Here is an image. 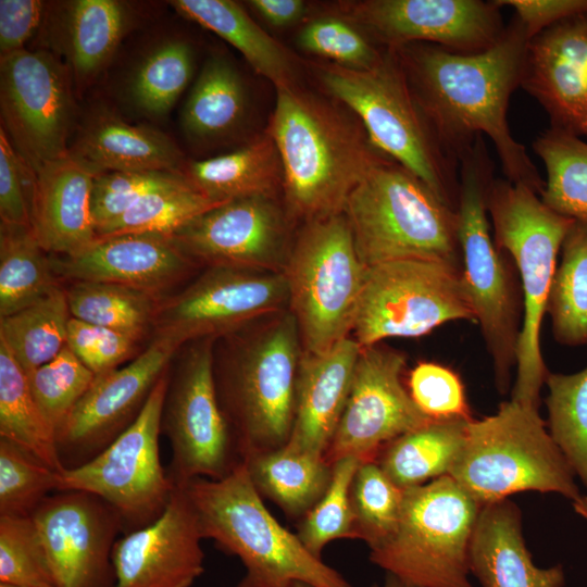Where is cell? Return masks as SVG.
Returning <instances> with one entry per match:
<instances>
[{"label": "cell", "instance_id": "1", "mask_svg": "<svg viewBox=\"0 0 587 587\" xmlns=\"http://www.w3.org/2000/svg\"><path fill=\"white\" fill-rule=\"evenodd\" d=\"M528 40L514 15L498 42L480 53L460 54L430 43L394 51L419 107L453 160L460 163L477 137L486 135L507 179L540 195L545 180L507 121L510 97L521 86Z\"/></svg>", "mask_w": 587, "mask_h": 587}, {"label": "cell", "instance_id": "2", "mask_svg": "<svg viewBox=\"0 0 587 587\" xmlns=\"http://www.w3.org/2000/svg\"><path fill=\"white\" fill-rule=\"evenodd\" d=\"M266 129L280 155L283 202L292 222L344 213L354 188L390 160L349 109L299 85L276 89Z\"/></svg>", "mask_w": 587, "mask_h": 587}, {"label": "cell", "instance_id": "3", "mask_svg": "<svg viewBox=\"0 0 587 587\" xmlns=\"http://www.w3.org/2000/svg\"><path fill=\"white\" fill-rule=\"evenodd\" d=\"M183 486L203 538L243 564L236 587H352L270 513L243 462L223 478L197 477Z\"/></svg>", "mask_w": 587, "mask_h": 587}, {"label": "cell", "instance_id": "4", "mask_svg": "<svg viewBox=\"0 0 587 587\" xmlns=\"http://www.w3.org/2000/svg\"><path fill=\"white\" fill-rule=\"evenodd\" d=\"M314 65L325 91L361 121L373 143L457 210L459 163L419 107L396 52L385 50L383 60L369 70L329 61Z\"/></svg>", "mask_w": 587, "mask_h": 587}, {"label": "cell", "instance_id": "5", "mask_svg": "<svg viewBox=\"0 0 587 587\" xmlns=\"http://www.w3.org/2000/svg\"><path fill=\"white\" fill-rule=\"evenodd\" d=\"M344 214L357 253L367 267L426 260L462 268L457 210L391 159L354 188Z\"/></svg>", "mask_w": 587, "mask_h": 587}, {"label": "cell", "instance_id": "6", "mask_svg": "<svg viewBox=\"0 0 587 587\" xmlns=\"http://www.w3.org/2000/svg\"><path fill=\"white\" fill-rule=\"evenodd\" d=\"M486 205L494 226V241L513 259L523 294L516 379L511 399L539 409L540 390L549 373L540 348L541 322L558 254L574 221L550 210L528 187L508 179L492 178Z\"/></svg>", "mask_w": 587, "mask_h": 587}, {"label": "cell", "instance_id": "7", "mask_svg": "<svg viewBox=\"0 0 587 587\" xmlns=\"http://www.w3.org/2000/svg\"><path fill=\"white\" fill-rule=\"evenodd\" d=\"M458 233L463 285L491 357L497 389L507 394L516 366L523 294L490 235L486 197L492 162L479 136L459 163Z\"/></svg>", "mask_w": 587, "mask_h": 587}, {"label": "cell", "instance_id": "8", "mask_svg": "<svg viewBox=\"0 0 587 587\" xmlns=\"http://www.w3.org/2000/svg\"><path fill=\"white\" fill-rule=\"evenodd\" d=\"M236 345L235 354L214 376L221 407L243 462L287 444L303 349L297 321L289 310Z\"/></svg>", "mask_w": 587, "mask_h": 587}, {"label": "cell", "instance_id": "9", "mask_svg": "<svg viewBox=\"0 0 587 587\" xmlns=\"http://www.w3.org/2000/svg\"><path fill=\"white\" fill-rule=\"evenodd\" d=\"M480 505L525 490L582 496L575 473L538 409L514 400L467 424L464 446L449 474Z\"/></svg>", "mask_w": 587, "mask_h": 587}, {"label": "cell", "instance_id": "10", "mask_svg": "<svg viewBox=\"0 0 587 587\" xmlns=\"http://www.w3.org/2000/svg\"><path fill=\"white\" fill-rule=\"evenodd\" d=\"M480 508L449 475L407 488L396 532L370 560L419 587H472L469 549Z\"/></svg>", "mask_w": 587, "mask_h": 587}, {"label": "cell", "instance_id": "11", "mask_svg": "<svg viewBox=\"0 0 587 587\" xmlns=\"http://www.w3.org/2000/svg\"><path fill=\"white\" fill-rule=\"evenodd\" d=\"M367 266L344 213L303 224L284 271L304 352H326L353 329Z\"/></svg>", "mask_w": 587, "mask_h": 587}, {"label": "cell", "instance_id": "12", "mask_svg": "<svg viewBox=\"0 0 587 587\" xmlns=\"http://www.w3.org/2000/svg\"><path fill=\"white\" fill-rule=\"evenodd\" d=\"M167 369L136 420L89 461L58 473V491H84L110 504L132 530L155 521L176 484L161 465L159 437L170 382Z\"/></svg>", "mask_w": 587, "mask_h": 587}, {"label": "cell", "instance_id": "13", "mask_svg": "<svg viewBox=\"0 0 587 587\" xmlns=\"http://www.w3.org/2000/svg\"><path fill=\"white\" fill-rule=\"evenodd\" d=\"M458 320L476 322L461 268L398 260L366 268L352 332L369 347L386 338L421 337Z\"/></svg>", "mask_w": 587, "mask_h": 587}, {"label": "cell", "instance_id": "14", "mask_svg": "<svg viewBox=\"0 0 587 587\" xmlns=\"http://www.w3.org/2000/svg\"><path fill=\"white\" fill-rule=\"evenodd\" d=\"M214 341H191L170 375L162 429L170 440V477L176 485L197 477L220 479L242 463L218 400Z\"/></svg>", "mask_w": 587, "mask_h": 587}, {"label": "cell", "instance_id": "15", "mask_svg": "<svg viewBox=\"0 0 587 587\" xmlns=\"http://www.w3.org/2000/svg\"><path fill=\"white\" fill-rule=\"evenodd\" d=\"M288 308L285 273L208 267L180 292L160 299L154 336L168 337L182 347L203 338L225 337Z\"/></svg>", "mask_w": 587, "mask_h": 587}, {"label": "cell", "instance_id": "16", "mask_svg": "<svg viewBox=\"0 0 587 587\" xmlns=\"http://www.w3.org/2000/svg\"><path fill=\"white\" fill-rule=\"evenodd\" d=\"M500 8L496 0H358L335 2L329 14L347 20L385 50L430 43L476 54L503 35Z\"/></svg>", "mask_w": 587, "mask_h": 587}, {"label": "cell", "instance_id": "17", "mask_svg": "<svg viewBox=\"0 0 587 587\" xmlns=\"http://www.w3.org/2000/svg\"><path fill=\"white\" fill-rule=\"evenodd\" d=\"M70 68L43 50L1 58L0 108L4 130L35 174L68 152L74 121Z\"/></svg>", "mask_w": 587, "mask_h": 587}, {"label": "cell", "instance_id": "18", "mask_svg": "<svg viewBox=\"0 0 587 587\" xmlns=\"http://www.w3.org/2000/svg\"><path fill=\"white\" fill-rule=\"evenodd\" d=\"M292 223L278 197L250 196L199 214L170 237L196 264L284 273Z\"/></svg>", "mask_w": 587, "mask_h": 587}, {"label": "cell", "instance_id": "19", "mask_svg": "<svg viewBox=\"0 0 587 587\" xmlns=\"http://www.w3.org/2000/svg\"><path fill=\"white\" fill-rule=\"evenodd\" d=\"M405 363L407 357L397 350L361 348L342 415L323 455L329 465L347 457L375 461L388 442L434 420L404 387Z\"/></svg>", "mask_w": 587, "mask_h": 587}, {"label": "cell", "instance_id": "20", "mask_svg": "<svg viewBox=\"0 0 587 587\" xmlns=\"http://www.w3.org/2000/svg\"><path fill=\"white\" fill-rule=\"evenodd\" d=\"M179 348L168 337L154 336L129 364L96 375L57 432L61 460L65 454L75 467L116 439L136 420Z\"/></svg>", "mask_w": 587, "mask_h": 587}, {"label": "cell", "instance_id": "21", "mask_svg": "<svg viewBox=\"0 0 587 587\" xmlns=\"http://www.w3.org/2000/svg\"><path fill=\"white\" fill-rule=\"evenodd\" d=\"M57 587H113L120 514L84 491L48 496L32 514Z\"/></svg>", "mask_w": 587, "mask_h": 587}, {"label": "cell", "instance_id": "22", "mask_svg": "<svg viewBox=\"0 0 587 587\" xmlns=\"http://www.w3.org/2000/svg\"><path fill=\"white\" fill-rule=\"evenodd\" d=\"M202 539L185 488L176 485L155 521L115 541L113 587H191L204 571Z\"/></svg>", "mask_w": 587, "mask_h": 587}, {"label": "cell", "instance_id": "23", "mask_svg": "<svg viewBox=\"0 0 587 587\" xmlns=\"http://www.w3.org/2000/svg\"><path fill=\"white\" fill-rule=\"evenodd\" d=\"M521 87L546 111L550 127L587 138V10L527 41Z\"/></svg>", "mask_w": 587, "mask_h": 587}, {"label": "cell", "instance_id": "24", "mask_svg": "<svg viewBox=\"0 0 587 587\" xmlns=\"http://www.w3.org/2000/svg\"><path fill=\"white\" fill-rule=\"evenodd\" d=\"M50 260L61 280L118 284L161 297L196 266L170 236L158 234L97 238L77 254Z\"/></svg>", "mask_w": 587, "mask_h": 587}, {"label": "cell", "instance_id": "25", "mask_svg": "<svg viewBox=\"0 0 587 587\" xmlns=\"http://www.w3.org/2000/svg\"><path fill=\"white\" fill-rule=\"evenodd\" d=\"M95 176L70 152L34 174L30 227L45 251L74 255L96 241L91 213Z\"/></svg>", "mask_w": 587, "mask_h": 587}, {"label": "cell", "instance_id": "26", "mask_svg": "<svg viewBox=\"0 0 587 587\" xmlns=\"http://www.w3.org/2000/svg\"><path fill=\"white\" fill-rule=\"evenodd\" d=\"M361 348L349 336L320 354L302 351L292 428L285 447L324 455L342 415Z\"/></svg>", "mask_w": 587, "mask_h": 587}, {"label": "cell", "instance_id": "27", "mask_svg": "<svg viewBox=\"0 0 587 587\" xmlns=\"http://www.w3.org/2000/svg\"><path fill=\"white\" fill-rule=\"evenodd\" d=\"M483 587H563L562 565L537 567L526 548L520 509L509 499L482 505L469 549Z\"/></svg>", "mask_w": 587, "mask_h": 587}, {"label": "cell", "instance_id": "28", "mask_svg": "<svg viewBox=\"0 0 587 587\" xmlns=\"http://www.w3.org/2000/svg\"><path fill=\"white\" fill-rule=\"evenodd\" d=\"M68 152L96 175L147 171L184 174L187 163L176 143L162 132L128 124L110 112L89 118Z\"/></svg>", "mask_w": 587, "mask_h": 587}, {"label": "cell", "instance_id": "29", "mask_svg": "<svg viewBox=\"0 0 587 587\" xmlns=\"http://www.w3.org/2000/svg\"><path fill=\"white\" fill-rule=\"evenodd\" d=\"M184 175L215 203L250 196L278 197L284 187L280 155L267 129L238 150L187 162Z\"/></svg>", "mask_w": 587, "mask_h": 587}, {"label": "cell", "instance_id": "30", "mask_svg": "<svg viewBox=\"0 0 587 587\" xmlns=\"http://www.w3.org/2000/svg\"><path fill=\"white\" fill-rule=\"evenodd\" d=\"M170 3L179 14L212 30L235 47L275 89L299 85L298 64L292 53L237 2L174 0Z\"/></svg>", "mask_w": 587, "mask_h": 587}, {"label": "cell", "instance_id": "31", "mask_svg": "<svg viewBox=\"0 0 587 587\" xmlns=\"http://www.w3.org/2000/svg\"><path fill=\"white\" fill-rule=\"evenodd\" d=\"M61 45L70 70L83 85L104 68L134 22L127 3L116 0H75L61 12Z\"/></svg>", "mask_w": 587, "mask_h": 587}, {"label": "cell", "instance_id": "32", "mask_svg": "<svg viewBox=\"0 0 587 587\" xmlns=\"http://www.w3.org/2000/svg\"><path fill=\"white\" fill-rule=\"evenodd\" d=\"M248 96L237 68L224 57H210L182 112L186 137L197 145L222 142L246 121Z\"/></svg>", "mask_w": 587, "mask_h": 587}, {"label": "cell", "instance_id": "33", "mask_svg": "<svg viewBox=\"0 0 587 587\" xmlns=\"http://www.w3.org/2000/svg\"><path fill=\"white\" fill-rule=\"evenodd\" d=\"M471 420H432L388 442L375 462L402 489L448 475L466 438Z\"/></svg>", "mask_w": 587, "mask_h": 587}, {"label": "cell", "instance_id": "34", "mask_svg": "<svg viewBox=\"0 0 587 587\" xmlns=\"http://www.w3.org/2000/svg\"><path fill=\"white\" fill-rule=\"evenodd\" d=\"M243 464L257 491L295 520L304 516L326 492L333 465L323 457L282 447L253 454Z\"/></svg>", "mask_w": 587, "mask_h": 587}, {"label": "cell", "instance_id": "35", "mask_svg": "<svg viewBox=\"0 0 587 587\" xmlns=\"http://www.w3.org/2000/svg\"><path fill=\"white\" fill-rule=\"evenodd\" d=\"M0 438L10 440L58 472L62 463L57 433L28 386L26 373L0 340Z\"/></svg>", "mask_w": 587, "mask_h": 587}, {"label": "cell", "instance_id": "36", "mask_svg": "<svg viewBox=\"0 0 587 587\" xmlns=\"http://www.w3.org/2000/svg\"><path fill=\"white\" fill-rule=\"evenodd\" d=\"M45 252L30 226L0 223V319L61 287Z\"/></svg>", "mask_w": 587, "mask_h": 587}, {"label": "cell", "instance_id": "37", "mask_svg": "<svg viewBox=\"0 0 587 587\" xmlns=\"http://www.w3.org/2000/svg\"><path fill=\"white\" fill-rule=\"evenodd\" d=\"M533 149L547 173L540 200L553 212L587 224V142L549 127L536 137Z\"/></svg>", "mask_w": 587, "mask_h": 587}, {"label": "cell", "instance_id": "38", "mask_svg": "<svg viewBox=\"0 0 587 587\" xmlns=\"http://www.w3.org/2000/svg\"><path fill=\"white\" fill-rule=\"evenodd\" d=\"M546 313L554 339L564 346H587V224L574 222L562 247Z\"/></svg>", "mask_w": 587, "mask_h": 587}, {"label": "cell", "instance_id": "39", "mask_svg": "<svg viewBox=\"0 0 587 587\" xmlns=\"http://www.w3.org/2000/svg\"><path fill=\"white\" fill-rule=\"evenodd\" d=\"M64 288L71 315L141 339L151 328L161 296L100 282H71Z\"/></svg>", "mask_w": 587, "mask_h": 587}, {"label": "cell", "instance_id": "40", "mask_svg": "<svg viewBox=\"0 0 587 587\" xmlns=\"http://www.w3.org/2000/svg\"><path fill=\"white\" fill-rule=\"evenodd\" d=\"M72 315L60 287L34 304L0 319L2 340L25 373L48 363L66 346Z\"/></svg>", "mask_w": 587, "mask_h": 587}, {"label": "cell", "instance_id": "41", "mask_svg": "<svg viewBox=\"0 0 587 587\" xmlns=\"http://www.w3.org/2000/svg\"><path fill=\"white\" fill-rule=\"evenodd\" d=\"M187 179L149 192L96 230L97 238L125 234L173 235L199 214L218 205Z\"/></svg>", "mask_w": 587, "mask_h": 587}, {"label": "cell", "instance_id": "42", "mask_svg": "<svg viewBox=\"0 0 587 587\" xmlns=\"http://www.w3.org/2000/svg\"><path fill=\"white\" fill-rule=\"evenodd\" d=\"M193 52L187 41L167 40L139 63L129 84L135 107L149 116H164L189 84Z\"/></svg>", "mask_w": 587, "mask_h": 587}, {"label": "cell", "instance_id": "43", "mask_svg": "<svg viewBox=\"0 0 587 587\" xmlns=\"http://www.w3.org/2000/svg\"><path fill=\"white\" fill-rule=\"evenodd\" d=\"M545 383L549 434L587 488V367L548 373Z\"/></svg>", "mask_w": 587, "mask_h": 587}, {"label": "cell", "instance_id": "44", "mask_svg": "<svg viewBox=\"0 0 587 587\" xmlns=\"http://www.w3.org/2000/svg\"><path fill=\"white\" fill-rule=\"evenodd\" d=\"M404 489L398 487L375 461L360 463L350 487L358 539L371 550L382 546L396 532Z\"/></svg>", "mask_w": 587, "mask_h": 587}, {"label": "cell", "instance_id": "45", "mask_svg": "<svg viewBox=\"0 0 587 587\" xmlns=\"http://www.w3.org/2000/svg\"><path fill=\"white\" fill-rule=\"evenodd\" d=\"M354 457L333 464L330 484L323 497L298 521L297 536L305 548L321 558L324 547L336 539H358L350 487L360 465Z\"/></svg>", "mask_w": 587, "mask_h": 587}, {"label": "cell", "instance_id": "46", "mask_svg": "<svg viewBox=\"0 0 587 587\" xmlns=\"http://www.w3.org/2000/svg\"><path fill=\"white\" fill-rule=\"evenodd\" d=\"M58 471L18 445L0 438V515L32 516L51 490Z\"/></svg>", "mask_w": 587, "mask_h": 587}, {"label": "cell", "instance_id": "47", "mask_svg": "<svg viewBox=\"0 0 587 587\" xmlns=\"http://www.w3.org/2000/svg\"><path fill=\"white\" fill-rule=\"evenodd\" d=\"M26 376L33 397L57 433L96 374L65 346L55 358Z\"/></svg>", "mask_w": 587, "mask_h": 587}, {"label": "cell", "instance_id": "48", "mask_svg": "<svg viewBox=\"0 0 587 587\" xmlns=\"http://www.w3.org/2000/svg\"><path fill=\"white\" fill-rule=\"evenodd\" d=\"M296 43L302 51L353 70L376 66L385 53L357 26L329 13L309 21L298 33Z\"/></svg>", "mask_w": 587, "mask_h": 587}, {"label": "cell", "instance_id": "49", "mask_svg": "<svg viewBox=\"0 0 587 587\" xmlns=\"http://www.w3.org/2000/svg\"><path fill=\"white\" fill-rule=\"evenodd\" d=\"M0 583L57 587L32 516L0 515Z\"/></svg>", "mask_w": 587, "mask_h": 587}, {"label": "cell", "instance_id": "50", "mask_svg": "<svg viewBox=\"0 0 587 587\" xmlns=\"http://www.w3.org/2000/svg\"><path fill=\"white\" fill-rule=\"evenodd\" d=\"M186 179L183 173L109 172L93 178L91 213L96 230L120 216L149 192Z\"/></svg>", "mask_w": 587, "mask_h": 587}, {"label": "cell", "instance_id": "51", "mask_svg": "<svg viewBox=\"0 0 587 587\" xmlns=\"http://www.w3.org/2000/svg\"><path fill=\"white\" fill-rule=\"evenodd\" d=\"M409 392L430 419L472 420L464 386L451 369L436 362H420L409 374Z\"/></svg>", "mask_w": 587, "mask_h": 587}, {"label": "cell", "instance_id": "52", "mask_svg": "<svg viewBox=\"0 0 587 587\" xmlns=\"http://www.w3.org/2000/svg\"><path fill=\"white\" fill-rule=\"evenodd\" d=\"M135 338L82 320L71 317L66 346L96 375L114 370L136 348Z\"/></svg>", "mask_w": 587, "mask_h": 587}, {"label": "cell", "instance_id": "53", "mask_svg": "<svg viewBox=\"0 0 587 587\" xmlns=\"http://www.w3.org/2000/svg\"><path fill=\"white\" fill-rule=\"evenodd\" d=\"M34 173L0 127V216L1 222L30 226Z\"/></svg>", "mask_w": 587, "mask_h": 587}, {"label": "cell", "instance_id": "54", "mask_svg": "<svg viewBox=\"0 0 587 587\" xmlns=\"http://www.w3.org/2000/svg\"><path fill=\"white\" fill-rule=\"evenodd\" d=\"M43 8L39 0L0 1L1 58L24 49V43L39 26Z\"/></svg>", "mask_w": 587, "mask_h": 587}, {"label": "cell", "instance_id": "55", "mask_svg": "<svg viewBox=\"0 0 587 587\" xmlns=\"http://www.w3.org/2000/svg\"><path fill=\"white\" fill-rule=\"evenodd\" d=\"M500 7H510L524 25L530 39L554 23L587 10V0H496Z\"/></svg>", "mask_w": 587, "mask_h": 587}, {"label": "cell", "instance_id": "56", "mask_svg": "<svg viewBox=\"0 0 587 587\" xmlns=\"http://www.w3.org/2000/svg\"><path fill=\"white\" fill-rule=\"evenodd\" d=\"M248 5L268 25L285 28L302 21L309 5L302 0H250Z\"/></svg>", "mask_w": 587, "mask_h": 587}, {"label": "cell", "instance_id": "57", "mask_svg": "<svg viewBox=\"0 0 587 587\" xmlns=\"http://www.w3.org/2000/svg\"><path fill=\"white\" fill-rule=\"evenodd\" d=\"M372 587H379L374 584ZM383 587H419L409 583H405L392 574L387 573Z\"/></svg>", "mask_w": 587, "mask_h": 587}, {"label": "cell", "instance_id": "58", "mask_svg": "<svg viewBox=\"0 0 587 587\" xmlns=\"http://www.w3.org/2000/svg\"><path fill=\"white\" fill-rule=\"evenodd\" d=\"M573 508L576 513L587 520V496H580L579 499L573 501Z\"/></svg>", "mask_w": 587, "mask_h": 587}, {"label": "cell", "instance_id": "59", "mask_svg": "<svg viewBox=\"0 0 587 587\" xmlns=\"http://www.w3.org/2000/svg\"><path fill=\"white\" fill-rule=\"evenodd\" d=\"M0 587H27V586H20V585H12L7 583H0Z\"/></svg>", "mask_w": 587, "mask_h": 587}, {"label": "cell", "instance_id": "60", "mask_svg": "<svg viewBox=\"0 0 587 587\" xmlns=\"http://www.w3.org/2000/svg\"><path fill=\"white\" fill-rule=\"evenodd\" d=\"M294 587H313V586H310V585L304 584V583H296V584L294 585Z\"/></svg>", "mask_w": 587, "mask_h": 587}]
</instances>
